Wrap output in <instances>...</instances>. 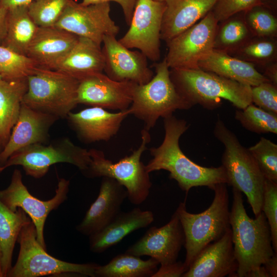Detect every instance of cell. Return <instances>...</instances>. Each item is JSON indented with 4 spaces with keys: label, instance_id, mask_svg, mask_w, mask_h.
Here are the masks:
<instances>
[{
    "label": "cell",
    "instance_id": "obj_1",
    "mask_svg": "<svg viewBox=\"0 0 277 277\" xmlns=\"http://www.w3.org/2000/svg\"><path fill=\"white\" fill-rule=\"evenodd\" d=\"M189 127L184 120L173 115L164 118V138L159 147L150 149L152 158L145 165L147 171H168L170 178L175 180L186 193L194 187L207 186L212 189L217 184H227V176L222 165L218 167L200 166L181 149L180 138Z\"/></svg>",
    "mask_w": 277,
    "mask_h": 277
},
{
    "label": "cell",
    "instance_id": "obj_2",
    "mask_svg": "<svg viewBox=\"0 0 277 277\" xmlns=\"http://www.w3.org/2000/svg\"><path fill=\"white\" fill-rule=\"evenodd\" d=\"M232 194L229 224L238 264L235 277H245L250 270L264 265L275 252L270 227L263 212L254 219L250 218L244 206L242 193L233 188Z\"/></svg>",
    "mask_w": 277,
    "mask_h": 277
},
{
    "label": "cell",
    "instance_id": "obj_3",
    "mask_svg": "<svg viewBox=\"0 0 277 277\" xmlns=\"http://www.w3.org/2000/svg\"><path fill=\"white\" fill-rule=\"evenodd\" d=\"M170 76L180 94L192 107L213 110L227 100L238 109L252 103L251 86L199 69L171 68Z\"/></svg>",
    "mask_w": 277,
    "mask_h": 277
},
{
    "label": "cell",
    "instance_id": "obj_4",
    "mask_svg": "<svg viewBox=\"0 0 277 277\" xmlns=\"http://www.w3.org/2000/svg\"><path fill=\"white\" fill-rule=\"evenodd\" d=\"M213 134L224 145L221 165L227 176V185L245 194L256 216L262 211L265 178L248 148L220 118L215 123Z\"/></svg>",
    "mask_w": 277,
    "mask_h": 277
},
{
    "label": "cell",
    "instance_id": "obj_5",
    "mask_svg": "<svg viewBox=\"0 0 277 277\" xmlns=\"http://www.w3.org/2000/svg\"><path fill=\"white\" fill-rule=\"evenodd\" d=\"M212 190V202L204 211L190 213L185 202L181 203L175 210L184 233L186 254L184 262L188 268L203 249L220 239L230 228L227 184H217Z\"/></svg>",
    "mask_w": 277,
    "mask_h": 277
},
{
    "label": "cell",
    "instance_id": "obj_6",
    "mask_svg": "<svg viewBox=\"0 0 277 277\" xmlns=\"http://www.w3.org/2000/svg\"><path fill=\"white\" fill-rule=\"evenodd\" d=\"M155 74L145 84L135 86L130 114L143 121L149 131L160 117L172 115L176 110H188L192 106L180 94L170 76L166 59L154 64Z\"/></svg>",
    "mask_w": 277,
    "mask_h": 277
},
{
    "label": "cell",
    "instance_id": "obj_7",
    "mask_svg": "<svg viewBox=\"0 0 277 277\" xmlns=\"http://www.w3.org/2000/svg\"><path fill=\"white\" fill-rule=\"evenodd\" d=\"M22 104L60 118H66L78 104L79 80L61 71L38 67L27 78Z\"/></svg>",
    "mask_w": 277,
    "mask_h": 277
},
{
    "label": "cell",
    "instance_id": "obj_8",
    "mask_svg": "<svg viewBox=\"0 0 277 277\" xmlns=\"http://www.w3.org/2000/svg\"><path fill=\"white\" fill-rule=\"evenodd\" d=\"M141 138V144L136 150L116 163L106 158L102 151L89 150L91 161L83 173L89 177L113 179L126 189L127 197L131 203L135 205L142 203L147 198L152 186L149 173L141 161L142 154L150 141L149 131L143 129Z\"/></svg>",
    "mask_w": 277,
    "mask_h": 277
},
{
    "label": "cell",
    "instance_id": "obj_9",
    "mask_svg": "<svg viewBox=\"0 0 277 277\" xmlns=\"http://www.w3.org/2000/svg\"><path fill=\"white\" fill-rule=\"evenodd\" d=\"M19 251L15 265L7 277H38L74 274L95 277L96 263H73L49 254L38 242L36 231L31 219L26 222L18 236Z\"/></svg>",
    "mask_w": 277,
    "mask_h": 277
},
{
    "label": "cell",
    "instance_id": "obj_10",
    "mask_svg": "<svg viewBox=\"0 0 277 277\" xmlns=\"http://www.w3.org/2000/svg\"><path fill=\"white\" fill-rule=\"evenodd\" d=\"M90 161L89 150L75 145L67 137H62L49 145L35 144L18 150L0 167V173L12 166H21L26 175L39 179L52 165L60 163L72 164L84 173Z\"/></svg>",
    "mask_w": 277,
    "mask_h": 277
},
{
    "label": "cell",
    "instance_id": "obj_11",
    "mask_svg": "<svg viewBox=\"0 0 277 277\" xmlns=\"http://www.w3.org/2000/svg\"><path fill=\"white\" fill-rule=\"evenodd\" d=\"M69 185V180L60 179L54 196L42 201L29 192L23 183L21 171L16 169L8 186L0 190V201L11 210L16 211L21 208L28 215L35 227L38 242L46 249L44 234L46 219L51 211L57 209L67 199Z\"/></svg>",
    "mask_w": 277,
    "mask_h": 277
},
{
    "label": "cell",
    "instance_id": "obj_12",
    "mask_svg": "<svg viewBox=\"0 0 277 277\" xmlns=\"http://www.w3.org/2000/svg\"><path fill=\"white\" fill-rule=\"evenodd\" d=\"M219 22L212 11L166 43L165 57L170 69H199V62L214 49Z\"/></svg>",
    "mask_w": 277,
    "mask_h": 277
},
{
    "label": "cell",
    "instance_id": "obj_13",
    "mask_svg": "<svg viewBox=\"0 0 277 277\" xmlns=\"http://www.w3.org/2000/svg\"><path fill=\"white\" fill-rule=\"evenodd\" d=\"M165 3L136 0L127 32L118 39L129 49H137L154 62L161 58V30Z\"/></svg>",
    "mask_w": 277,
    "mask_h": 277
},
{
    "label": "cell",
    "instance_id": "obj_14",
    "mask_svg": "<svg viewBox=\"0 0 277 277\" xmlns=\"http://www.w3.org/2000/svg\"><path fill=\"white\" fill-rule=\"evenodd\" d=\"M109 3L84 5L70 0L54 26L101 46L105 36H116L119 27L111 18Z\"/></svg>",
    "mask_w": 277,
    "mask_h": 277
},
{
    "label": "cell",
    "instance_id": "obj_15",
    "mask_svg": "<svg viewBox=\"0 0 277 277\" xmlns=\"http://www.w3.org/2000/svg\"><path fill=\"white\" fill-rule=\"evenodd\" d=\"M102 44L104 71L111 79L143 85L153 77L148 59L141 51L126 48L113 35L105 36Z\"/></svg>",
    "mask_w": 277,
    "mask_h": 277
},
{
    "label": "cell",
    "instance_id": "obj_16",
    "mask_svg": "<svg viewBox=\"0 0 277 277\" xmlns=\"http://www.w3.org/2000/svg\"><path fill=\"white\" fill-rule=\"evenodd\" d=\"M184 243V231L175 211L168 223L150 228L125 252L140 257L149 256L164 266L177 261Z\"/></svg>",
    "mask_w": 277,
    "mask_h": 277
},
{
    "label": "cell",
    "instance_id": "obj_17",
    "mask_svg": "<svg viewBox=\"0 0 277 277\" xmlns=\"http://www.w3.org/2000/svg\"><path fill=\"white\" fill-rule=\"evenodd\" d=\"M136 85L114 81L103 72L93 74L79 80L77 103L106 109L125 110L132 103Z\"/></svg>",
    "mask_w": 277,
    "mask_h": 277
},
{
    "label": "cell",
    "instance_id": "obj_18",
    "mask_svg": "<svg viewBox=\"0 0 277 277\" xmlns=\"http://www.w3.org/2000/svg\"><path fill=\"white\" fill-rule=\"evenodd\" d=\"M58 120L54 116L22 104L10 137L0 151V167L18 150L31 145L48 142L50 129Z\"/></svg>",
    "mask_w": 277,
    "mask_h": 277
},
{
    "label": "cell",
    "instance_id": "obj_19",
    "mask_svg": "<svg viewBox=\"0 0 277 277\" xmlns=\"http://www.w3.org/2000/svg\"><path fill=\"white\" fill-rule=\"evenodd\" d=\"M238 264L230 228L199 253L182 277H235Z\"/></svg>",
    "mask_w": 277,
    "mask_h": 277
},
{
    "label": "cell",
    "instance_id": "obj_20",
    "mask_svg": "<svg viewBox=\"0 0 277 277\" xmlns=\"http://www.w3.org/2000/svg\"><path fill=\"white\" fill-rule=\"evenodd\" d=\"M129 114L128 109L112 113L101 107H91L77 112H70L66 118L78 138L85 143H91L109 140L117 134Z\"/></svg>",
    "mask_w": 277,
    "mask_h": 277
},
{
    "label": "cell",
    "instance_id": "obj_21",
    "mask_svg": "<svg viewBox=\"0 0 277 277\" xmlns=\"http://www.w3.org/2000/svg\"><path fill=\"white\" fill-rule=\"evenodd\" d=\"M127 192L113 179L103 177L98 196L83 220L76 226L81 234L90 236L106 226L120 212Z\"/></svg>",
    "mask_w": 277,
    "mask_h": 277
},
{
    "label": "cell",
    "instance_id": "obj_22",
    "mask_svg": "<svg viewBox=\"0 0 277 277\" xmlns=\"http://www.w3.org/2000/svg\"><path fill=\"white\" fill-rule=\"evenodd\" d=\"M78 38L55 26L38 27L26 55L39 67L51 69L72 49Z\"/></svg>",
    "mask_w": 277,
    "mask_h": 277
},
{
    "label": "cell",
    "instance_id": "obj_23",
    "mask_svg": "<svg viewBox=\"0 0 277 277\" xmlns=\"http://www.w3.org/2000/svg\"><path fill=\"white\" fill-rule=\"evenodd\" d=\"M217 0H165L161 39L167 43L211 11Z\"/></svg>",
    "mask_w": 277,
    "mask_h": 277
},
{
    "label": "cell",
    "instance_id": "obj_24",
    "mask_svg": "<svg viewBox=\"0 0 277 277\" xmlns=\"http://www.w3.org/2000/svg\"><path fill=\"white\" fill-rule=\"evenodd\" d=\"M154 221L153 213L140 208L121 212L98 232L90 235L89 248L94 253H100L120 243L132 232L145 228Z\"/></svg>",
    "mask_w": 277,
    "mask_h": 277
},
{
    "label": "cell",
    "instance_id": "obj_25",
    "mask_svg": "<svg viewBox=\"0 0 277 277\" xmlns=\"http://www.w3.org/2000/svg\"><path fill=\"white\" fill-rule=\"evenodd\" d=\"M198 66L202 70L251 87L269 82L254 64L214 49L199 62Z\"/></svg>",
    "mask_w": 277,
    "mask_h": 277
},
{
    "label": "cell",
    "instance_id": "obj_26",
    "mask_svg": "<svg viewBox=\"0 0 277 277\" xmlns=\"http://www.w3.org/2000/svg\"><path fill=\"white\" fill-rule=\"evenodd\" d=\"M104 68L101 46L89 38L79 36L72 49L51 69L64 72L80 80L93 74L102 73Z\"/></svg>",
    "mask_w": 277,
    "mask_h": 277
},
{
    "label": "cell",
    "instance_id": "obj_27",
    "mask_svg": "<svg viewBox=\"0 0 277 277\" xmlns=\"http://www.w3.org/2000/svg\"><path fill=\"white\" fill-rule=\"evenodd\" d=\"M27 87V78L0 79V141L3 147L18 118Z\"/></svg>",
    "mask_w": 277,
    "mask_h": 277
},
{
    "label": "cell",
    "instance_id": "obj_28",
    "mask_svg": "<svg viewBox=\"0 0 277 277\" xmlns=\"http://www.w3.org/2000/svg\"><path fill=\"white\" fill-rule=\"evenodd\" d=\"M38 28L29 14L28 5L9 9L7 16L6 33L2 45L26 55Z\"/></svg>",
    "mask_w": 277,
    "mask_h": 277
},
{
    "label": "cell",
    "instance_id": "obj_29",
    "mask_svg": "<svg viewBox=\"0 0 277 277\" xmlns=\"http://www.w3.org/2000/svg\"><path fill=\"white\" fill-rule=\"evenodd\" d=\"M30 220L22 209L13 211L0 201V255L4 277L12 266L13 250L21 230Z\"/></svg>",
    "mask_w": 277,
    "mask_h": 277
},
{
    "label": "cell",
    "instance_id": "obj_30",
    "mask_svg": "<svg viewBox=\"0 0 277 277\" xmlns=\"http://www.w3.org/2000/svg\"><path fill=\"white\" fill-rule=\"evenodd\" d=\"M159 265L153 258L144 261L125 252L116 255L105 265H98L95 277H152Z\"/></svg>",
    "mask_w": 277,
    "mask_h": 277
},
{
    "label": "cell",
    "instance_id": "obj_31",
    "mask_svg": "<svg viewBox=\"0 0 277 277\" xmlns=\"http://www.w3.org/2000/svg\"><path fill=\"white\" fill-rule=\"evenodd\" d=\"M219 23L214 49L228 53L253 37L244 18V12L232 15Z\"/></svg>",
    "mask_w": 277,
    "mask_h": 277
},
{
    "label": "cell",
    "instance_id": "obj_32",
    "mask_svg": "<svg viewBox=\"0 0 277 277\" xmlns=\"http://www.w3.org/2000/svg\"><path fill=\"white\" fill-rule=\"evenodd\" d=\"M229 54L254 65L264 67L276 61L277 41L275 37L253 36Z\"/></svg>",
    "mask_w": 277,
    "mask_h": 277
},
{
    "label": "cell",
    "instance_id": "obj_33",
    "mask_svg": "<svg viewBox=\"0 0 277 277\" xmlns=\"http://www.w3.org/2000/svg\"><path fill=\"white\" fill-rule=\"evenodd\" d=\"M39 67L28 56L0 45V75L5 80L27 78Z\"/></svg>",
    "mask_w": 277,
    "mask_h": 277
},
{
    "label": "cell",
    "instance_id": "obj_34",
    "mask_svg": "<svg viewBox=\"0 0 277 277\" xmlns=\"http://www.w3.org/2000/svg\"><path fill=\"white\" fill-rule=\"evenodd\" d=\"M241 125L256 133L277 134V115L266 111L252 103L244 109H238L234 115Z\"/></svg>",
    "mask_w": 277,
    "mask_h": 277
},
{
    "label": "cell",
    "instance_id": "obj_35",
    "mask_svg": "<svg viewBox=\"0 0 277 277\" xmlns=\"http://www.w3.org/2000/svg\"><path fill=\"white\" fill-rule=\"evenodd\" d=\"M244 15L253 36L276 38L277 18L270 9L259 4L244 11Z\"/></svg>",
    "mask_w": 277,
    "mask_h": 277
},
{
    "label": "cell",
    "instance_id": "obj_36",
    "mask_svg": "<svg viewBox=\"0 0 277 277\" xmlns=\"http://www.w3.org/2000/svg\"><path fill=\"white\" fill-rule=\"evenodd\" d=\"M248 149L264 177L277 183V145L261 137L257 143Z\"/></svg>",
    "mask_w": 277,
    "mask_h": 277
},
{
    "label": "cell",
    "instance_id": "obj_37",
    "mask_svg": "<svg viewBox=\"0 0 277 277\" xmlns=\"http://www.w3.org/2000/svg\"><path fill=\"white\" fill-rule=\"evenodd\" d=\"M69 1L33 0L28 5V13L37 26H54Z\"/></svg>",
    "mask_w": 277,
    "mask_h": 277
},
{
    "label": "cell",
    "instance_id": "obj_38",
    "mask_svg": "<svg viewBox=\"0 0 277 277\" xmlns=\"http://www.w3.org/2000/svg\"><path fill=\"white\" fill-rule=\"evenodd\" d=\"M262 211L270 227L273 250L277 253V183L266 179Z\"/></svg>",
    "mask_w": 277,
    "mask_h": 277
},
{
    "label": "cell",
    "instance_id": "obj_39",
    "mask_svg": "<svg viewBox=\"0 0 277 277\" xmlns=\"http://www.w3.org/2000/svg\"><path fill=\"white\" fill-rule=\"evenodd\" d=\"M252 103L260 108L277 115V86L269 82L251 87Z\"/></svg>",
    "mask_w": 277,
    "mask_h": 277
},
{
    "label": "cell",
    "instance_id": "obj_40",
    "mask_svg": "<svg viewBox=\"0 0 277 277\" xmlns=\"http://www.w3.org/2000/svg\"><path fill=\"white\" fill-rule=\"evenodd\" d=\"M259 4L261 0H217L211 11L220 23Z\"/></svg>",
    "mask_w": 277,
    "mask_h": 277
},
{
    "label": "cell",
    "instance_id": "obj_41",
    "mask_svg": "<svg viewBox=\"0 0 277 277\" xmlns=\"http://www.w3.org/2000/svg\"><path fill=\"white\" fill-rule=\"evenodd\" d=\"M184 262L176 261L166 266H161L152 277H179L188 270Z\"/></svg>",
    "mask_w": 277,
    "mask_h": 277
},
{
    "label": "cell",
    "instance_id": "obj_42",
    "mask_svg": "<svg viewBox=\"0 0 277 277\" xmlns=\"http://www.w3.org/2000/svg\"><path fill=\"white\" fill-rule=\"evenodd\" d=\"M136 1V0H83L81 4L84 5H89L98 3H109L110 2H116L121 7L126 23L128 25H129Z\"/></svg>",
    "mask_w": 277,
    "mask_h": 277
},
{
    "label": "cell",
    "instance_id": "obj_43",
    "mask_svg": "<svg viewBox=\"0 0 277 277\" xmlns=\"http://www.w3.org/2000/svg\"><path fill=\"white\" fill-rule=\"evenodd\" d=\"M264 72L262 73L272 84L277 86V63L274 62L264 67Z\"/></svg>",
    "mask_w": 277,
    "mask_h": 277
},
{
    "label": "cell",
    "instance_id": "obj_44",
    "mask_svg": "<svg viewBox=\"0 0 277 277\" xmlns=\"http://www.w3.org/2000/svg\"><path fill=\"white\" fill-rule=\"evenodd\" d=\"M33 0H0V6L7 10L12 8L28 5Z\"/></svg>",
    "mask_w": 277,
    "mask_h": 277
},
{
    "label": "cell",
    "instance_id": "obj_45",
    "mask_svg": "<svg viewBox=\"0 0 277 277\" xmlns=\"http://www.w3.org/2000/svg\"><path fill=\"white\" fill-rule=\"evenodd\" d=\"M270 277L277 276V253H274L264 264Z\"/></svg>",
    "mask_w": 277,
    "mask_h": 277
},
{
    "label": "cell",
    "instance_id": "obj_46",
    "mask_svg": "<svg viewBox=\"0 0 277 277\" xmlns=\"http://www.w3.org/2000/svg\"><path fill=\"white\" fill-rule=\"evenodd\" d=\"M8 10L0 6V42H2L6 33Z\"/></svg>",
    "mask_w": 277,
    "mask_h": 277
},
{
    "label": "cell",
    "instance_id": "obj_47",
    "mask_svg": "<svg viewBox=\"0 0 277 277\" xmlns=\"http://www.w3.org/2000/svg\"><path fill=\"white\" fill-rule=\"evenodd\" d=\"M245 277H270L264 265L256 267L250 270Z\"/></svg>",
    "mask_w": 277,
    "mask_h": 277
},
{
    "label": "cell",
    "instance_id": "obj_48",
    "mask_svg": "<svg viewBox=\"0 0 277 277\" xmlns=\"http://www.w3.org/2000/svg\"><path fill=\"white\" fill-rule=\"evenodd\" d=\"M0 277H4L3 270H2V265L1 255H0Z\"/></svg>",
    "mask_w": 277,
    "mask_h": 277
},
{
    "label": "cell",
    "instance_id": "obj_49",
    "mask_svg": "<svg viewBox=\"0 0 277 277\" xmlns=\"http://www.w3.org/2000/svg\"><path fill=\"white\" fill-rule=\"evenodd\" d=\"M3 147V146L2 143H1V141H0V151H1V150L2 149Z\"/></svg>",
    "mask_w": 277,
    "mask_h": 277
},
{
    "label": "cell",
    "instance_id": "obj_50",
    "mask_svg": "<svg viewBox=\"0 0 277 277\" xmlns=\"http://www.w3.org/2000/svg\"><path fill=\"white\" fill-rule=\"evenodd\" d=\"M157 1L164 2L165 0H157Z\"/></svg>",
    "mask_w": 277,
    "mask_h": 277
},
{
    "label": "cell",
    "instance_id": "obj_51",
    "mask_svg": "<svg viewBox=\"0 0 277 277\" xmlns=\"http://www.w3.org/2000/svg\"><path fill=\"white\" fill-rule=\"evenodd\" d=\"M0 79H2L1 76L0 75Z\"/></svg>",
    "mask_w": 277,
    "mask_h": 277
}]
</instances>
